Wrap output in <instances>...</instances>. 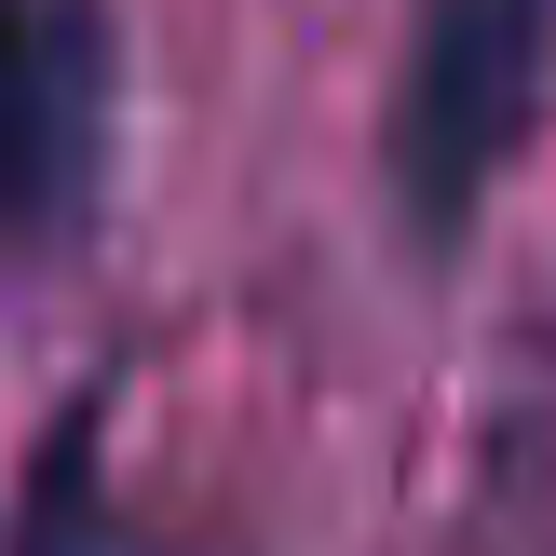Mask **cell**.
<instances>
[{
    "instance_id": "cell-2",
    "label": "cell",
    "mask_w": 556,
    "mask_h": 556,
    "mask_svg": "<svg viewBox=\"0 0 556 556\" xmlns=\"http://www.w3.org/2000/svg\"><path fill=\"white\" fill-rule=\"evenodd\" d=\"M96 0H0V244H54L96 190Z\"/></svg>"
},
{
    "instance_id": "cell-1",
    "label": "cell",
    "mask_w": 556,
    "mask_h": 556,
    "mask_svg": "<svg viewBox=\"0 0 556 556\" xmlns=\"http://www.w3.org/2000/svg\"><path fill=\"white\" fill-rule=\"evenodd\" d=\"M543 68H556V0H421L407 14V68L380 109V190L421 244L476 231V204L543 123Z\"/></svg>"
},
{
    "instance_id": "cell-3",
    "label": "cell",
    "mask_w": 556,
    "mask_h": 556,
    "mask_svg": "<svg viewBox=\"0 0 556 556\" xmlns=\"http://www.w3.org/2000/svg\"><path fill=\"white\" fill-rule=\"evenodd\" d=\"M0 556H123V530H109V476H96V394L41 434L27 503H14V543H0Z\"/></svg>"
}]
</instances>
